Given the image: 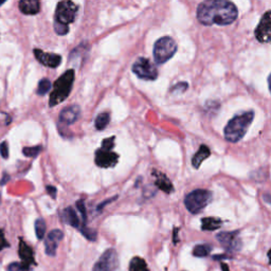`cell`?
Masks as SVG:
<instances>
[{
  "mask_svg": "<svg viewBox=\"0 0 271 271\" xmlns=\"http://www.w3.org/2000/svg\"><path fill=\"white\" fill-rule=\"evenodd\" d=\"M237 16V8L229 0H205L197 8V19L205 26H228Z\"/></svg>",
  "mask_w": 271,
  "mask_h": 271,
  "instance_id": "1",
  "label": "cell"
},
{
  "mask_svg": "<svg viewBox=\"0 0 271 271\" xmlns=\"http://www.w3.org/2000/svg\"><path fill=\"white\" fill-rule=\"evenodd\" d=\"M43 147L41 145L38 146H33V147H25L23 153L25 156L27 157H31V158H35L37 157L39 154H41Z\"/></svg>",
  "mask_w": 271,
  "mask_h": 271,
  "instance_id": "26",
  "label": "cell"
},
{
  "mask_svg": "<svg viewBox=\"0 0 271 271\" xmlns=\"http://www.w3.org/2000/svg\"><path fill=\"white\" fill-rule=\"evenodd\" d=\"M254 118V113L252 110L246 112L235 116L232 120H230L225 128V138L227 141L236 143L240 141L246 135L249 126L251 125Z\"/></svg>",
  "mask_w": 271,
  "mask_h": 271,
  "instance_id": "3",
  "label": "cell"
},
{
  "mask_svg": "<svg viewBox=\"0 0 271 271\" xmlns=\"http://www.w3.org/2000/svg\"><path fill=\"white\" fill-rule=\"evenodd\" d=\"M35 233L38 239H43L46 233V223L43 218H38L35 222Z\"/></svg>",
  "mask_w": 271,
  "mask_h": 271,
  "instance_id": "24",
  "label": "cell"
},
{
  "mask_svg": "<svg viewBox=\"0 0 271 271\" xmlns=\"http://www.w3.org/2000/svg\"><path fill=\"white\" fill-rule=\"evenodd\" d=\"M157 176V179H156V186L161 189L163 192L165 193H172L173 192V185L172 183L169 182V180L163 175V174H155Z\"/></svg>",
  "mask_w": 271,
  "mask_h": 271,
  "instance_id": "20",
  "label": "cell"
},
{
  "mask_svg": "<svg viewBox=\"0 0 271 271\" xmlns=\"http://www.w3.org/2000/svg\"><path fill=\"white\" fill-rule=\"evenodd\" d=\"M211 152L210 148L207 145H202L199 147L198 152L193 156L192 158V165L195 168H199V166L202 165V163L204 162V160H206L209 156H210Z\"/></svg>",
  "mask_w": 271,
  "mask_h": 271,
  "instance_id": "18",
  "label": "cell"
},
{
  "mask_svg": "<svg viewBox=\"0 0 271 271\" xmlns=\"http://www.w3.org/2000/svg\"><path fill=\"white\" fill-rule=\"evenodd\" d=\"M129 271H149L146 262L141 257H134L130 260Z\"/></svg>",
  "mask_w": 271,
  "mask_h": 271,
  "instance_id": "21",
  "label": "cell"
},
{
  "mask_svg": "<svg viewBox=\"0 0 271 271\" xmlns=\"http://www.w3.org/2000/svg\"><path fill=\"white\" fill-rule=\"evenodd\" d=\"M118 198V196H115L114 198H109V199H107V200H105V202L104 203H102L101 205H100L99 207H98V210L100 211V210H101V209H103L108 203H112V202H114V200H116Z\"/></svg>",
  "mask_w": 271,
  "mask_h": 271,
  "instance_id": "34",
  "label": "cell"
},
{
  "mask_svg": "<svg viewBox=\"0 0 271 271\" xmlns=\"http://www.w3.org/2000/svg\"><path fill=\"white\" fill-rule=\"evenodd\" d=\"M177 51V44L172 37L159 38L154 46V58L158 65L166 63Z\"/></svg>",
  "mask_w": 271,
  "mask_h": 271,
  "instance_id": "7",
  "label": "cell"
},
{
  "mask_svg": "<svg viewBox=\"0 0 271 271\" xmlns=\"http://www.w3.org/2000/svg\"><path fill=\"white\" fill-rule=\"evenodd\" d=\"M19 256L23 259V265L25 267V270L30 269V265H33L34 262V255H33V250L30 248L24 240L19 242Z\"/></svg>",
  "mask_w": 271,
  "mask_h": 271,
  "instance_id": "15",
  "label": "cell"
},
{
  "mask_svg": "<svg viewBox=\"0 0 271 271\" xmlns=\"http://www.w3.org/2000/svg\"><path fill=\"white\" fill-rule=\"evenodd\" d=\"M77 6L71 0L59 2L54 16V30L58 35H66L69 32V25L75 21Z\"/></svg>",
  "mask_w": 271,
  "mask_h": 271,
  "instance_id": "2",
  "label": "cell"
},
{
  "mask_svg": "<svg viewBox=\"0 0 271 271\" xmlns=\"http://www.w3.org/2000/svg\"><path fill=\"white\" fill-rule=\"evenodd\" d=\"M183 84H184V83H179V84H177L176 86H174V87L172 88V90H170V92H172V93H178V94H180V93H185L186 90H187V88H182Z\"/></svg>",
  "mask_w": 271,
  "mask_h": 271,
  "instance_id": "32",
  "label": "cell"
},
{
  "mask_svg": "<svg viewBox=\"0 0 271 271\" xmlns=\"http://www.w3.org/2000/svg\"><path fill=\"white\" fill-rule=\"evenodd\" d=\"M8 271H25V267L21 263H12L8 266Z\"/></svg>",
  "mask_w": 271,
  "mask_h": 271,
  "instance_id": "30",
  "label": "cell"
},
{
  "mask_svg": "<svg viewBox=\"0 0 271 271\" xmlns=\"http://www.w3.org/2000/svg\"><path fill=\"white\" fill-rule=\"evenodd\" d=\"M46 189H47V192H48V194H49L50 196H51L52 198H55V197H56V192H57V191H56L55 187L48 186Z\"/></svg>",
  "mask_w": 271,
  "mask_h": 271,
  "instance_id": "33",
  "label": "cell"
},
{
  "mask_svg": "<svg viewBox=\"0 0 271 271\" xmlns=\"http://www.w3.org/2000/svg\"><path fill=\"white\" fill-rule=\"evenodd\" d=\"M75 78V72L73 69L67 70V71L59 76L56 82L53 85V90L50 96L49 105L51 107H54L58 104L63 103L65 100L69 97L70 93L74 83Z\"/></svg>",
  "mask_w": 271,
  "mask_h": 271,
  "instance_id": "4",
  "label": "cell"
},
{
  "mask_svg": "<svg viewBox=\"0 0 271 271\" xmlns=\"http://www.w3.org/2000/svg\"><path fill=\"white\" fill-rule=\"evenodd\" d=\"M133 72L142 79L155 81L158 77V70L156 66L145 57H139L133 65Z\"/></svg>",
  "mask_w": 271,
  "mask_h": 271,
  "instance_id": "8",
  "label": "cell"
},
{
  "mask_svg": "<svg viewBox=\"0 0 271 271\" xmlns=\"http://www.w3.org/2000/svg\"><path fill=\"white\" fill-rule=\"evenodd\" d=\"M220 266H222V268H223L224 271H230V270H229V267H228L225 263H222V264H220Z\"/></svg>",
  "mask_w": 271,
  "mask_h": 271,
  "instance_id": "36",
  "label": "cell"
},
{
  "mask_svg": "<svg viewBox=\"0 0 271 271\" xmlns=\"http://www.w3.org/2000/svg\"><path fill=\"white\" fill-rule=\"evenodd\" d=\"M63 219L66 224L69 226H71L73 228H79L81 227V224H79V219L78 216L75 212V210L72 207H68L64 210L63 212Z\"/></svg>",
  "mask_w": 271,
  "mask_h": 271,
  "instance_id": "17",
  "label": "cell"
},
{
  "mask_svg": "<svg viewBox=\"0 0 271 271\" xmlns=\"http://www.w3.org/2000/svg\"><path fill=\"white\" fill-rule=\"evenodd\" d=\"M81 229V232L82 234L89 240H96L97 239V231L96 230H93V229H89L87 228L85 225L79 227Z\"/></svg>",
  "mask_w": 271,
  "mask_h": 271,
  "instance_id": "27",
  "label": "cell"
},
{
  "mask_svg": "<svg viewBox=\"0 0 271 271\" xmlns=\"http://www.w3.org/2000/svg\"><path fill=\"white\" fill-rule=\"evenodd\" d=\"M0 154H2V157L4 159H8L9 158V145L8 142H3L0 144Z\"/></svg>",
  "mask_w": 271,
  "mask_h": 271,
  "instance_id": "29",
  "label": "cell"
},
{
  "mask_svg": "<svg viewBox=\"0 0 271 271\" xmlns=\"http://www.w3.org/2000/svg\"><path fill=\"white\" fill-rule=\"evenodd\" d=\"M218 243L223 246L229 252H237L242 249L243 243L239 237L238 231H232V232H220L216 235Z\"/></svg>",
  "mask_w": 271,
  "mask_h": 271,
  "instance_id": "10",
  "label": "cell"
},
{
  "mask_svg": "<svg viewBox=\"0 0 271 271\" xmlns=\"http://www.w3.org/2000/svg\"><path fill=\"white\" fill-rule=\"evenodd\" d=\"M51 82L49 81L48 78H43L41 82L38 84V88H37V95L39 96H45L47 95L50 89H51Z\"/></svg>",
  "mask_w": 271,
  "mask_h": 271,
  "instance_id": "25",
  "label": "cell"
},
{
  "mask_svg": "<svg viewBox=\"0 0 271 271\" xmlns=\"http://www.w3.org/2000/svg\"><path fill=\"white\" fill-rule=\"evenodd\" d=\"M110 121V115L108 113H103L100 114L97 119H96V127L99 130H103L105 129Z\"/></svg>",
  "mask_w": 271,
  "mask_h": 271,
  "instance_id": "22",
  "label": "cell"
},
{
  "mask_svg": "<svg viewBox=\"0 0 271 271\" xmlns=\"http://www.w3.org/2000/svg\"><path fill=\"white\" fill-rule=\"evenodd\" d=\"M228 255H216L214 256V259H224V258H228Z\"/></svg>",
  "mask_w": 271,
  "mask_h": 271,
  "instance_id": "35",
  "label": "cell"
},
{
  "mask_svg": "<svg viewBox=\"0 0 271 271\" xmlns=\"http://www.w3.org/2000/svg\"><path fill=\"white\" fill-rule=\"evenodd\" d=\"M255 37L260 43H269L271 38V18L270 11H267L260 19L258 26L255 29Z\"/></svg>",
  "mask_w": 271,
  "mask_h": 271,
  "instance_id": "11",
  "label": "cell"
},
{
  "mask_svg": "<svg viewBox=\"0 0 271 271\" xmlns=\"http://www.w3.org/2000/svg\"><path fill=\"white\" fill-rule=\"evenodd\" d=\"M223 222L215 217H205L202 219V229L205 231H213L222 226Z\"/></svg>",
  "mask_w": 271,
  "mask_h": 271,
  "instance_id": "19",
  "label": "cell"
},
{
  "mask_svg": "<svg viewBox=\"0 0 271 271\" xmlns=\"http://www.w3.org/2000/svg\"><path fill=\"white\" fill-rule=\"evenodd\" d=\"M213 194L208 190L198 189L189 193L185 198V206L189 212L198 214L211 203Z\"/></svg>",
  "mask_w": 271,
  "mask_h": 271,
  "instance_id": "5",
  "label": "cell"
},
{
  "mask_svg": "<svg viewBox=\"0 0 271 271\" xmlns=\"http://www.w3.org/2000/svg\"><path fill=\"white\" fill-rule=\"evenodd\" d=\"M34 55L39 63L49 68H56L62 63L61 55L54 53H47L39 49L34 50Z\"/></svg>",
  "mask_w": 271,
  "mask_h": 271,
  "instance_id": "13",
  "label": "cell"
},
{
  "mask_svg": "<svg viewBox=\"0 0 271 271\" xmlns=\"http://www.w3.org/2000/svg\"><path fill=\"white\" fill-rule=\"evenodd\" d=\"M115 145V137L107 138L102 142L101 148H99L96 152V163L98 166L108 168L114 167L118 161L119 156L113 152Z\"/></svg>",
  "mask_w": 271,
  "mask_h": 271,
  "instance_id": "6",
  "label": "cell"
},
{
  "mask_svg": "<svg viewBox=\"0 0 271 271\" xmlns=\"http://www.w3.org/2000/svg\"><path fill=\"white\" fill-rule=\"evenodd\" d=\"M9 247V243L6 240L5 238V233L4 231L0 229V251H2L4 248H7Z\"/></svg>",
  "mask_w": 271,
  "mask_h": 271,
  "instance_id": "31",
  "label": "cell"
},
{
  "mask_svg": "<svg viewBox=\"0 0 271 271\" xmlns=\"http://www.w3.org/2000/svg\"><path fill=\"white\" fill-rule=\"evenodd\" d=\"M76 208L77 210L79 211V213H81L82 217H83V225H85L86 223V220H87V213H86V207H85V203H84V200H78V202L76 203Z\"/></svg>",
  "mask_w": 271,
  "mask_h": 271,
  "instance_id": "28",
  "label": "cell"
},
{
  "mask_svg": "<svg viewBox=\"0 0 271 271\" xmlns=\"http://www.w3.org/2000/svg\"><path fill=\"white\" fill-rule=\"evenodd\" d=\"M79 115H81V109H79L78 106H69L63 109L62 113L59 114V123L65 125H71L77 121Z\"/></svg>",
  "mask_w": 271,
  "mask_h": 271,
  "instance_id": "14",
  "label": "cell"
},
{
  "mask_svg": "<svg viewBox=\"0 0 271 271\" xmlns=\"http://www.w3.org/2000/svg\"><path fill=\"white\" fill-rule=\"evenodd\" d=\"M64 237V233L61 230L55 229L49 232L45 239V250L49 256H55L58 244Z\"/></svg>",
  "mask_w": 271,
  "mask_h": 271,
  "instance_id": "12",
  "label": "cell"
},
{
  "mask_svg": "<svg viewBox=\"0 0 271 271\" xmlns=\"http://www.w3.org/2000/svg\"><path fill=\"white\" fill-rule=\"evenodd\" d=\"M93 271H120V264L117 251L107 249L96 263Z\"/></svg>",
  "mask_w": 271,
  "mask_h": 271,
  "instance_id": "9",
  "label": "cell"
},
{
  "mask_svg": "<svg viewBox=\"0 0 271 271\" xmlns=\"http://www.w3.org/2000/svg\"><path fill=\"white\" fill-rule=\"evenodd\" d=\"M212 251V247L210 245H197L193 249V255L196 257H206Z\"/></svg>",
  "mask_w": 271,
  "mask_h": 271,
  "instance_id": "23",
  "label": "cell"
},
{
  "mask_svg": "<svg viewBox=\"0 0 271 271\" xmlns=\"http://www.w3.org/2000/svg\"><path fill=\"white\" fill-rule=\"evenodd\" d=\"M19 10L26 15H35L41 11V0H21Z\"/></svg>",
  "mask_w": 271,
  "mask_h": 271,
  "instance_id": "16",
  "label": "cell"
},
{
  "mask_svg": "<svg viewBox=\"0 0 271 271\" xmlns=\"http://www.w3.org/2000/svg\"><path fill=\"white\" fill-rule=\"evenodd\" d=\"M6 2L7 0H0V7H2V5H4Z\"/></svg>",
  "mask_w": 271,
  "mask_h": 271,
  "instance_id": "37",
  "label": "cell"
}]
</instances>
